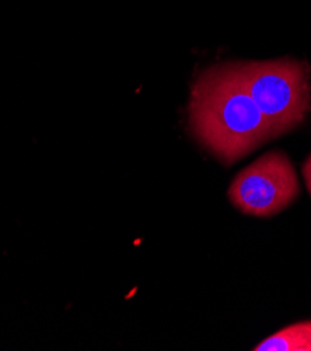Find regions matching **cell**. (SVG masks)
<instances>
[{
  "instance_id": "6da1fadb",
  "label": "cell",
  "mask_w": 311,
  "mask_h": 351,
  "mask_svg": "<svg viewBox=\"0 0 311 351\" xmlns=\"http://www.w3.org/2000/svg\"><path fill=\"white\" fill-rule=\"evenodd\" d=\"M189 125L198 142L226 164L276 137L241 82L237 63L214 66L199 76L191 93Z\"/></svg>"
},
{
  "instance_id": "7a4b0ae2",
  "label": "cell",
  "mask_w": 311,
  "mask_h": 351,
  "mask_svg": "<svg viewBox=\"0 0 311 351\" xmlns=\"http://www.w3.org/2000/svg\"><path fill=\"white\" fill-rule=\"evenodd\" d=\"M238 73L276 136L299 126L311 111L310 67L295 59L237 63Z\"/></svg>"
},
{
  "instance_id": "3957f363",
  "label": "cell",
  "mask_w": 311,
  "mask_h": 351,
  "mask_svg": "<svg viewBox=\"0 0 311 351\" xmlns=\"http://www.w3.org/2000/svg\"><path fill=\"white\" fill-rule=\"evenodd\" d=\"M299 191L297 175L289 157L272 152L237 175L229 188V197L246 215L269 217L288 207Z\"/></svg>"
},
{
  "instance_id": "277c9868",
  "label": "cell",
  "mask_w": 311,
  "mask_h": 351,
  "mask_svg": "<svg viewBox=\"0 0 311 351\" xmlns=\"http://www.w3.org/2000/svg\"><path fill=\"white\" fill-rule=\"evenodd\" d=\"M255 351H311V321L284 328L254 347Z\"/></svg>"
},
{
  "instance_id": "5b68a950",
  "label": "cell",
  "mask_w": 311,
  "mask_h": 351,
  "mask_svg": "<svg viewBox=\"0 0 311 351\" xmlns=\"http://www.w3.org/2000/svg\"><path fill=\"white\" fill-rule=\"evenodd\" d=\"M303 177H304L308 193L311 195V154H310V157L307 158V161L303 165Z\"/></svg>"
}]
</instances>
